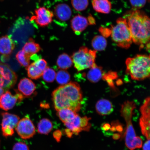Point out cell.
<instances>
[{"label": "cell", "mask_w": 150, "mask_h": 150, "mask_svg": "<svg viewBox=\"0 0 150 150\" xmlns=\"http://www.w3.org/2000/svg\"><path fill=\"white\" fill-rule=\"evenodd\" d=\"M96 110L99 115H106L110 114L113 111L112 103L106 99H101L96 105Z\"/></svg>", "instance_id": "19"}, {"label": "cell", "mask_w": 150, "mask_h": 150, "mask_svg": "<svg viewBox=\"0 0 150 150\" xmlns=\"http://www.w3.org/2000/svg\"><path fill=\"white\" fill-rule=\"evenodd\" d=\"M1 115L2 117L1 131L3 136L5 138L12 136L14 134V129L19 121V117L8 112H2Z\"/></svg>", "instance_id": "9"}, {"label": "cell", "mask_w": 150, "mask_h": 150, "mask_svg": "<svg viewBox=\"0 0 150 150\" xmlns=\"http://www.w3.org/2000/svg\"><path fill=\"white\" fill-rule=\"evenodd\" d=\"M92 5L96 12L104 14H109L112 9L110 0H92Z\"/></svg>", "instance_id": "18"}, {"label": "cell", "mask_w": 150, "mask_h": 150, "mask_svg": "<svg viewBox=\"0 0 150 150\" xmlns=\"http://www.w3.org/2000/svg\"><path fill=\"white\" fill-rule=\"evenodd\" d=\"M89 25L87 18L80 15H76L71 21V27L76 35H80Z\"/></svg>", "instance_id": "16"}, {"label": "cell", "mask_w": 150, "mask_h": 150, "mask_svg": "<svg viewBox=\"0 0 150 150\" xmlns=\"http://www.w3.org/2000/svg\"><path fill=\"white\" fill-rule=\"evenodd\" d=\"M57 111L58 117L64 124L70 122L78 115L76 112L69 109H62Z\"/></svg>", "instance_id": "21"}, {"label": "cell", "mask_w": 150, "mask_h": 150, "mask_svg": "<svg viewBox=\"0 0 150 150\" xmlns=\"http://www.w3.org/2000/svg\"><path fill=\"white\" fill-rule=\"evenodd\" d=\"M24 98L17 90L15 95L7 91L0 98V108L5 111H8L13 108L17 103L21 102Z\"/></svg>", "instance_id": "12"}, {"label": "cell", "mask_w": 150, "mask_h": 150, "mask_svg": "<svg viewBox=\"0 0 150 150\" xmlns=\"http://www.w3.org/2000/svg\"><path fill=\"white\" fill-rule=\"evenodd\" d=\"M17 80V75L10 67L0 63V87L7 91L15 85Z\"/></svg>", "instance_id": "8"}, {"label": "cell", "mask_w": 150, "mask_h": 150, "mask_svg": "<svg viewBox=\"0 0 150 150\" xmlns=\"http://www.w3.org/2000/svg\"><path fill=\"white\" fill-rule=\"evenodd\" d=\"M22 50L30 57L41 50L39 45L35 42L33 39L30 38L23 47Z\"/></svg>", "instance_id": "23"}, {"label": "cell", "mask_w": 150, "mask_h": 150, "mask_svg": "<svg viewBox=\"0 0 150 150\" xmlns=\"http://www.w3.org/2000/svg\"><path fill=\"white\" fill-rule=\"evenodd\" d=\"M70 75L68 72L61 70L58 71L56 74V79L57 83L62 85L68 83L70 80Z\"/></svg>", "instance_id": "27"}, {"label": "cell", "mask_w": 150, "mask_h": 150, "mask_svg": "<svg viewBox=\"0 0 150 150\" xmlns=\"http://www.w3.org/2000/svg\"><path fill=\"white\" fill-rule=\"evenodd\" d=\"M91 120V118L80 117L78 114L72 120L64 124L67 127L65 131V134L71 138L73 135H78L82 131H89L91 126L89 122Z\"/></svg>", "instance_id": "7"}, {"label": "cell", "mask_w": 150, "mask_h": 150, "mask_svg": "<svg viewBox=\"0 0 150 150\" xmlns=\"http://www.w3.org/2000/svg\"><path fill=\"white\" fill-rule=\"evenodd\" d=\"M136 108L135 103L134 102L127 101L122 105L120 110L121 115L124 118L126 123L125 133V145L130 150L136 149L134 142L136 136L132 122L133 112Z\"/></svg>", "instance_id": "5"}, {"label": "cell", "mask_w": 150, "mask_h": 150, "mask_svg": "<svg viewBox=\"0 0 150 150\" xmlns=\"http://www.w3.org/2000/svg\"><path fill=\"white\" fill-rule=\"evenodd\" d=\"M12 150H29V149L25 142H19L15 144Z\"/></svg>", "instance_id": "32"}, {"label": "cell", "mask_w": 150, "mask_h": 150, "mask_svg": "<svg viewBox=\"0 0 150 150\" xmlns=\"http://www.w3.org/2000/svg\"><path fill=\"white\" fill-rule=\"evenodd\" d=\"M127 19L132 42L142 48L149 42L150 18L139 9H133L127 13Z\"/></svg>", "instance_id": "2"}, {"label": "cell", "mask_w": 150, "mask_h": 150, "mask_svg": "<svg viewBox=\"0 0 150 150\" xmlns=\"http://www.w3.org/2000/svg\"><path fill=\"white\" fill-rule=\"evenodd\" d=\"M87 19L90 25H94V24H95V19L90 14L88 18H87Z\"/></svg>", "instance_id": "36"}, {"label": "cell", "mask_w": 150, "mask_h": 150, "mask_svg": "<svg viewBox=\"0 0 150 150\" xmlns=\"http://www.w3.org/2000/svg\"><path fill=\"white\" fill-rule=\"evenodd\" d=\"M134 145L136 149H137V148L140 149L142 147V140L140 137L136 136L135 140Z\"/></svg>", "instance_id": "33"}, {"label": "cell", "mask_w": 150, "mask_h": 150, "mask_svg": "<svg viewBox=\"0 0 150 150\" xmlns=\"http://www.w3.org/2000/svg\"><path fill=\"white\" fill-rule=\"evenodd\" d=\"M56 74L55 70L49 67H47L43 72L42 76L45 81L50 83L55 80Z\"/></svg>", "instance_id": "30"}, {"label": "cell", "mask_w": 150, "mask_h": 150, "mask_svg": "<svg viewBox=\"0 0 150 150\" xmlns=\"http://www.w3.org/2000/svg\"><path fill=\"white\" fill-rule=\"evenodd\" d=\"M55 13L56 17L62 21H66L72 16V10L69 5L65 4H59L56 6Z\"/></svg>", "instance_id": "17"}, {"label": "cell", "mask_w": 150, "mask_h": 150, "mask_svg": "<svg viewBox=\"0 0 150 150\" xmlns=\"http://www.w3.org/2000/svg\"><path fill=\"white\" fill-rule=\"evenodd\" d=\"M148 0H129L134 9H140L145 6Z\"/></svg>", "instance_id": "31"}, {"label": "cell", "mask_w": 150, "mask_h": 150, "mask_svg": "<svg viewBox=\"0 0 150 150\" xmlns=\"http://www.w3.org/2000/svg\"><path fill=\"white\" fill-rule=\"evenodd\" d=\"M26 69L27 71L28 76L33 79L36 80L40 78L44 72L33 63L28 66Z\"/></svg>", "instance_id": "26"}, {"label": "cell", "mask_w": 150, "mask_h": 150, "mask_svg": "<svg viewBox=\"0 0 150 150\" xmlns=\"http://www.w3.org/2000/svg\"><path fill=\"white\" fill-rule=\"evenodd\" d=\"M15 130L18 136L24 139L33 137L36 132V129L33 121L28 117L19 120Z\"/></svg>", "instance_id": "11"}, {"label": "cell", "mask_w": 150, "mask_h": 150, "mask_svg": "<svg viewBox=\"0 0 150 150\" xmlns=\"http://www.w3.org/2000/svg\"><path fill=\"white\" fill-rule=\"evenodd\" d=\"M150 100L147 97L140 108L142 117L139 120V125L142 134L147 140H150Z\"/></svg>", "instance_id": "10"}, {"label": "cell", "mask_w": 150, "mask_h": 150, "mask_svg": "<svg viewBox=\"0 0 150 150\" xmlns=\"http://www.w3.org/2000/svg\"><path fill=\"white\" fill-rule=\"evenodd\" d=\"M56 63L59 69L63 70L70 68L73 64L72 58L65 53L59 56Z\"/></svg>", "instance_id": "24"}, {"label": "cell", "mask_w": 150, "mask_h": 150, "mask_svg": "<svg viewBox=\"0 0 150 150\" xmlns=\"http://www.w3.org/2000/svg\"><path fill=\"white\" fill-rule=\"evenodd\" d=\"M107 45L105 38L101 35H96L92 41V46L96 51H102L105 50Z\"/></svg>", "instance_id": "25"}, {"label": "cell", "mask_w": 150, "mask_h": 150, "mask_svg": "<svg viewBox=\"0 0 150 150\" xmlns=\"http://www.w3.org/2000/svg\"><path fill=\"white\" fill-rule=\"evenodd\" d=\"M17 60L22 67H27L30 64V58L23 50L18 51L16 54Z\"/></svg>", "instance_id": "28"}, {"label": "cell", "mask_w": 150, "mask_h": 150, "mask_svg": "<svg viewBox=\"0 0 150 150\" xmlns=\"http://www.w3.org/2000/svg\"><path fill=\"white\" fill-rule=\"evenodd\" d=\"M125 64L126 72L132 79L140 81L149 77V56L139 54L134 57L127 58Z\"/></svg>", "instance_id": "3"}, {"label": "cell", "mask_w": 150, "mask_h": 150, "mask_svg": "<svg viewBox=\"0 0 150 150\" xmlns=\"http://www.w3.org/2000/svg\"><path fill=\"white\" fill-rule=\"evenodd\" d=\"M96 51L87 47H81L73 54L72 59L75 68L79 71L91 68L95 64Z\"/></svg>", "instance_id": "6"}, {"label": "cell", "mask_w": 150, "mask_h": 150, "mask_svg": "<svg viewBox=\"0 0 150 150\" xmlns=\"http://www.w3.org/2000/svg\"><path fill=\"white\" fill-rule=\"evenodd\" d=\"M4 90L2 88L0 87V98H1V95L4 93Z\"/></svg>", "instance_id": "37"}, {"label": "cell", "mask_w": 150, "mask_h": 150, "mask_svg": "<svg viewBox=\"0 0 150 150\" xmlns=\"http://www.w3.org/2000/svg\"><path fill=\"white\" fill-rule=\"evenodd\" d=\"M143 150H150V140H147L142 147Z\"/></svg>", "instance_id": "35"}, {"label": "cell", "mask_w": 150, "mask_h": 150, "mask_svg": "<svg viewBox=\"0 0 150 150\" xmlns=\"http://www.w3.org/2000/svg\"><path fill=\"white\" fill-rule=\"evenodd\" d=\"M73 7L79 12L85 10L89 5V0H71Z\"/></svg>", "instance_id": "29"}, {"label": "cell", "mask_w": 150, "mask_h": 150, "mask_svg": "<svg viewBox=\"0 0 150 150\" xmlns=\"http://www.w3.org/2000/svg\"><path fill=\"white\" fill-rule=\"evenodd\" d=\"M90 69V70L87 74V79L93 83H96L104 76V73L103 69L95 63Z\"/></svg>", "instance_id": "20"}, {"label": "cell", "mask_w": 150, "mask_h": 150, "mask_svg": "<svg viewBox=\"0 0 150 150\" xmlns=\"http://www.w3.org/2000/svg\"><path fill=\"white\" fill-rule=\"evenodd\" d=\"M54 138L57 141V142H59L60 140L61 136L62 133L61 131L57 130L54 132L53 134Z\"/></svg>", "instance_id": "34"}, {"label": "cell", "mask_w": 150, "mask_h": 150, "mask_svg": "<svg viewBox=\"0 0 150 150\" xmlns=\"http://www.w3.org/2000/svg\"><path fill=\"white\" fill-rule=\"evenodd\" d=\"M35 12V16H33L30 21H34L40 27H46L52 22L54 14L49 9L45 7H41L36 9Z\"/></svg>", "instance_id": "13"}, {"label": "cell", "mask_w": 150, "mask_h": 150, "mask_svg": "<svg viewBox=\"0 0 150 150\" xmlns=\"http://www.w3.org/2000/svg\"><path fill=\"white\" fill-rule=\"evenodd\" d=\"M15 47V43L11 36L6 35L0 37V54L3 58H8Z\"/></svg>", "instance_id": "15"}, {"label": "cell", "mask_w": 150, "mask_h": 150, "mask_svg": "<svg viewBox=\"0 0 150 150\" xmlns=\"http://www.w3.org/2000/svg\"><path fill=\"white\" fill-rule=\"evenodd\" d=\"M52 98L56 111L67 108L75 112L81 108L82 94L80 86L76 82H70L62 85L53 91Z\"/></svg>", "instance_id": "1"}, {"label": "cell", "mask_w": 150, "mask_h": 150, "mask_svg": "<svg viewBox=\"0 0 150 150\" xmlns=\"http://www.w3.org/2000/svg\"><path fill=\"white\" fill-rule=\"evenodd\" d=\"M53 124L51 121L47 118L40 120L37 125L38 132L39 134L47 135L51 132Z\"/></svg>", "instance_id": "22"}, {"label": "cell", "mask_w": 150, "mask_h": 150, "mask_svg": "<svg viewBox=\"0 0 150 150\" xmlns=\"http://www.w3.org/2000/svg\"><path fill=\"white\" fill-rule=\"evenodd\" d=\"M110 30L112 40L118 46L125 49L130 47L133 42L126 18H118Z\"/></svg>", "instance_id": "4"}, {"label": "cell", "mask_w": 150, "mask_h": 150, "mask_svg": "<svg viewBox=\"0 0 150 150\" xmlns=\"http://www.w3.org/2000/svg\"><path fill=\"white\" fill-rule=\"evenodd\" d=\"M36 89V85L32 81L29 79L24 78L20 80L17 91L25 98L32 96L34 94Z\"/></svg>", "instance_id": "14"}]
</instances>
